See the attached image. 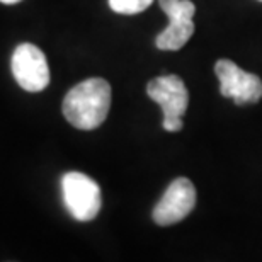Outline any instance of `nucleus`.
<instances>
[{"instance_id": "obj_5", "label": "nucleus", "mask_w": 262, "mask_h": 262, "mask_svg": "<svg viewBox=\"0 0 262 262\" xmlns=\"http://www.w3.org/2000/svg\"><path fill=\"white\" fill-rule=\"evenodd\" d=\"M12 75L28 92H41L50 83V67L45 53L38 46L23 43L12 53Z\"/></svg>"}, {"instance_id": "obj_3", "label": "nucleus", "mask_w": 262, "mask_h": 262, "mask_svg": "<svg viewBox=\"0 0 262 262\" xmlns=\"http://www.w3.org/2000/svg\"><path fill=\"white\" fill-rule=\"evenodd\" d=\"M61 192L67 209L78 222H91L101 211V187L82 172H67L61 179Z\"/></svg>"}, {"instance_id": "obj_4", "label": "nucleus", "mask_w": 262, "mask_h": 262, "mask_svg": "<svg viewBox=\"0 0 262 262\" xmlns=\"http://www.w3.org/2000/svg\"><path fill=\"white\" fill-rule=\"evenodd\" d=\"M159 4L170 23L157 36V48L164 51L181 50L194 33L192 17L196 14V5L191 0H159Z\"/></svg>"}, {"instance_id": "obj_9", "label": "nucleus", "mask_w": 262, "mask_h": 262, "mask_svg": "<svg viewBox=\"0 0 262 262\" xmlns=\"http://www.w3.org/2000/svg\"><path fill=\"white\" fill-rule=\"evenodd\" d=\"M0 2H2V4H17V2H20V0H0Z\"/></svg>"}, {"instance_id": "obj_10", "label": "nucleus", "mask_w": 262, "mask_h": 262, "mask_svg": "<svg viewBox=\"0 0 262 262\" xmlns=\"http://www.w3.org/2000/svg\"><path fill=\"white\" fill-rule=\"evenodd\" d=\"M260 2H262V0H260Z\"/></svg>"}, {"instance_id": "obj_6", "label": "nucleus", "mask_w": 262, "mask_h": 262, "mask_svg": "<svg viewBox=\"0 0 262 262\" xmlns=\"http://www.w3.org/2000/svg\"><path fill=\"white\" fill-rule=\"evenodd\" d=\"M214 72L220 80L222 96L230 97L238 106L260 101L262 80L257 75L242 70L230 60H218L214 65Z\"/></svg>"}, {"instance_id": "obj_1", "label": "nucleus", "mask_w": 262, "mask_h": 262, "mask_svg": "<svg viewBox=\"0 0 262 262\" xmlns=\"http://www.w3.org/2000/svg\"><path fill=\"white\" fill-rule=\"evenodd\" d=\"M111 107V85L101 77L87 78L67 92L63 116L77 129H96L107 118Z\"/></svg>"}, {"instance_id": "obj_8", "label": "nucleus", "mask_w": 262, "mask_h": 262, "mask_svg": "<svg viewBox=\"0 0 262 262\" xmlns=\"http://www.w3.org/2000/svg\"><path fill=\"white\" fill-rule=\"evenodd\" d=\"M154 0H109V7L116 14H140L145 9H148Z\"/></svg>"}, {"instance_id": "obj_2", "label": "nucleus", "mask_w": 262, "mask_h": 262, "mask_svg": "<svg viewBox=\"0 0 262 262\" xmlns=\"http://www.w3.org/2000/svg\"><path fill=\"white\" fill-rule=\"evenodd\" d=\"M146 94L164 111V121H162L164 129L170 133L182 129L181 118L184 116L189 104V92L186 89V83L177 75L157 77L148 82Z\"/></svg>"}, {"instance_id": "obj_7", "label": "nucleus", "mask_w": 262, "mask_h": 262, "mask_svg": "<svg viewBox=\"0 0 262 262\" xmlns=\"http://www.w3.org/2000/svg\"><path fill=\"white\" fill-rule=\"evenodd\" d=\"M196 206V189L194 184L186 179V177H179V179L172 181L170 186L167 187L164 196L157 203L154 208V222L160 227H167V225H174L181 220H184Z\"/></svg>"}]
</instances>
